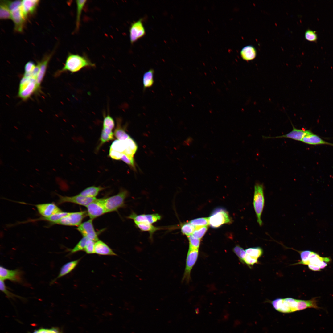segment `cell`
Listing matches in <instances>:
<instances>
[{
	"mask_svg": "<svg viewBox=\"0 0 333 333\" xmlns=\"http://www.w3.org/2000/svg\"><path fill=\"white\" fill-rule=\"evenodd\" d=\"M88 239L86 237H83L73 248L69 250V254L74 253L80 251H84Z\"/></svg>",
	"mask_w": 333,
	"mask_h": 333,
	"instance_id": "cell-36",
	"label": "cell"
},
{
	"mask_svg": "<svg viewBox=\"0 0 333 333\" xmlns=\"http://www.w3.org/2000/svg\"><path fill=\"white\" fill-rule=\"evenodd\" d=\"M81 259L68 262L64 265L61 267L57 276L51 281V284L53 283L58 279L70 273L77 266Z\"/></svg>",
	"mask_w": 333,
	"mask_h": 333,
	"instance_id": "cell-18",
	"label": "cell"
},
{
	"mask_svg": "<svg viewBox=\"0 0 333 333\" xmlns=\"http://www.w3.org/2000/svg\"><path fill=\"white\" fill-rule=\"evenodd\" d=\"M103 127H106L113 130L115 127V122L113 118L109 114L104 115Z\"/></svg>",
	"mask_w": 333,
	"mask_h": 333,
	"instance_id": "cell-39",
	"label": "cell"
},
{
	"mask_svg": "<svg viewBox=\"0 0 333 333\" xmlns=\"http://www.w3.org/2000/svg\"><path fill=\"white\" fill-rule=\"evenodd\" d=\"M35 206L39 213L44 217H49L62 211L53 203L39 204Z\"/></svg>",
	"mask_w": 333,
	"mask_h": 333,
	"instance_id": "cell-15",
	"label": "cell"
},
{
	"mask_svg": "<svg viewBox=\"0 0 333 333\" xmlns=\"http://www.w3.org/2000/svg\"><path fill=\"white\" fill-rule=\"evenodd\" d=\"M69 212H61L58 213L54 214L49 217H42L37 219L35 220H46L51 223L52 224H55L59 221L62 218L67 215Z\"/></svg>",
	"mask_w": 333,
	"mask_h": 333,
	"instance_id": "cell-31",
	"label": "cell"
},
{
	"mask_svg": "<svg viewBox=\"0 0 333 333\" xmlns=\"http://www.w3.org/2000/svg\"><path fill=\"white\" fill-rule=\"evenodd\" d=\"M231 220L228 212L222 208L214 210L208 217L209 224L213 228H217L222 225L229 223Z\"/></svg>",
	"mask_w": 333,
	"mask_h": 333,
	"instance_id": "cell-5",
	"label": "cell"
},
{
	"mask_svg": "<svg viewBox=\"0 0 333 333\" xmlns=\"http://www.w3.org/2000/svg\"><path fill=\"white\" fill-rule=\"evenodd\" d=\"M134 222L136 226L140 230L143 232H147L149 233L150 238L151 240H152L154 233L161 229L160 227L155 226L149 223H139L135 221Z\"/></svg>",
	"mask_w": 333,
	"mask_h": 333,
	"instance_id": "cell-25",
	"label": "cell"
},
{
	"mask_svg": "<svg viewBox=\"0 0 333 333\" xmlns=\"http://www.w3.org/2000/svg\"><path fill=\"white\" fill-rule=\"evenodd\" d=\"M187 237L189 241V249H198L200 244V239L195 238L191 235Z\"/></svg>",
	"mask_w": 333,
	"mask_h": 333,
	"instance_id": "cell-41",
	"label": "cell"
},
{
	"mask_svg": "<svg viewBox=\"0 0 333 333\" xmlns=\"http://www.w3.org/2000/svg\"><path fill=\"white\" fill-rule=\"evenodd\" d=\"M298 252L300 254L301 260L298 262L296 263V264H300L303 265H308L309 264V257L312 251L306 250L298 251Z\"/></svg>",
	"mask_w": 333,
	"mask_h": 333,
	"instance_id": "cell-38",
	"label": "cell"
},
{
	"mask_svg": "<svg viewBox=\"0 0 333 333\" xmlns=\"http://www.w3.org/2000/svg\"><path fill=\"white\" fill-rule=\"evenodd\" d=\"M22 272L19 269L9 270L2 266L0 267V280L20 282H22Z\"/></svg>",
	"mask_w": 333,
	"mask_h": 333,
	"instance_id": "cell-14",
	"label": "cell"
},
{
	"mask_svg": "<svg viewBox=\"0 0 333 333\" xmlns=\"http://www.w3.org/2000/svg\"><path fill=\"white\" fill-rule=\"evenodd\" d=\"M36 65L32 61H29L25 66V73H29L32 72L35 68Z\"/></svg>",
	"mask_w": 333,
	"mask_h": 333,
	"instance_id": "cell-49",
	"label": "cell"
},
{
	"mask_svg": "<svg viewBox=\"0 0 333 333\" xmlns=\"http://www.w3.org/2000/svg\"><path fill=\"white\" fill-rule=\"evenodd\" d=\"M0 18L2 19H11V11L3 1L1 2L0 4Z\"/></svg>",
	"mask_w": 333,
	"mask_h": 333,
	"instance_id": "cell-32",
	"label": "cell"
},
{
	"mask_svg": "<svg viewBox=\"0 0 333 333\" xmlns=\"http://www.w3.org/2000/svg\"><path fill=\"white\" fill-rule=\"evenodd\" d=\"M327 266V263L324 261H321L318 265L320 269H323Z\"/></svg>",
	"mask_w": 333,
	"mask_h": 333,
	"instance_id": "cell-51",
	"label": "cell"
},
{
	"mask_svg": "<svg viewBox=\"0 0 333 333\" xmlns=\"http://www.w3.org/2000/svg\"><path fill=\"white\" fill-rule=\"evenodd\" d=\"M189 222L196 227L207 226L209 224L208 218H199L191 220Z\"/></svg>",
	"mask_w": 333,
	"mask_h": 333,
	"instance_id": "cell-37",
	"label": "cell"
},
{
	"mask_svg": "<svg viewBox=\"0 0 333 333\" xmlns=\"http://www.w3.org/2000/svg\"><path fill=\"white\" fill-rule=\"evenodd\" d=\"M302 141L305 143L311 145H327L333 146V144L325 141L319 136L312 133L305 136Z\"/></svg>",
	"mask_w": 333,
	"mask_h": 333,
	"instance_id": "cell-21",
	"label": "cell"
},
{
	"mask_svg": "<svg viewBox=\"0 0 333 333\" xmlns=\"http://www.w3.org/2000/svg\"><path fill=\"white\" fill-rule=\"evenodd\" d=\"M308 267L310 270L314 271H319L321 270L319 267L317 265L309 264L308 265Z\"/></svg>",
	"mask_w": 333,
	"mask_h": 333,
	"instance_id": "cell-50",
	"label": "cell"
},
{
	"mask_svg": "<svg viewBox=\"0 0 333 333\" xmlns=\"http://www.w3.org/2000/svg\"><path fill=\"white\" fill-rule=\"evenodd\" d=\"M265 204L264 188L261 184L257 183L254 186L253 204L257 217V221L260 226L262 222L261 216Z\"/></svg>",
	"mask_w": 333,
	"mask_h": 333,
	"instance_id": "cell-3",
	"label": "cell"
},
{
	"mask_svg": "<svg viewBox=\"0 0 333 333\" xmlns=\"http://www.w3.org/2000/svg\"><path fill=\"white\" fill-rule=\"evenodd\" d=\"M116 126L114 132V135L117 140L124 141L130 136L126 132V125H122V120L121 118H118L116 120Z\"/></svg>",
	"mask_w": 333,
	"mask_h": 333,
	"instance_id": "cell-20",
	"label": "cell"
},
{
	"mask_svg": "<svg viewBox=\"0 0 333 333\" xmlns=\"http://www.w3.org/2000/svg\"><path fill=\"white\" fill-rule=\"evenodd\" d=\"M39 2V0H38L22 1L21 8L26 18L28 15L34 12Z\"/></svg>",
	"mask_w": 333,
	"mask_h": 333,
	"instance_id": "cell-19",
	"label": "cell"
},
{
	"mask_svg": "<svg viewBox=\"0 0 333 333\" xmlns=\"http://www.w3.org/2000/svg\"><path fill=\"white\" fill-rule=\"evenodd\" d=\"M207 229V226L196 227L191 235L195 238L200 239L204 235Z\"/></svg>",
	"mask_w": 333,
	"mask_h": 333,
	"instance_id": "cell-42",
	"label": "cell"
},
{
	"mask_svg": "<svg viewBox=\"0 0 333 333\" xmlns=\"http://www.w3.org/2000/svg\"><path fill=\"white\" fill-rule=\"evenodd\" d=\"M52 55V54H51L47 56L44 57L41 61L39 63V70L37 77L36 81L39 88L44 77L48 64Z\"/></svg>",
	"mask_w": 333,
	"mask_h": 333,
	"instance_id": "cell-22",
	"label": "cell"
},
{
	"mask_svg": "<svg viewBox=\"0 0 333 333\" xmlns=\"http://www.w3.org/2000/svg\"><path fill=\"white\" fill-rule=\"evenodd\" d=\"M245 251L247 254L257 259L261 257L263 253V250L260 247L248 248Z\"/></svg>",
	"mask_w": 333,
	"mask_h": 333,
	"instance_id": "cell-34",
	"label": "cell"
},
{
	"mask_svg": "<svg viewBox=\"0 0 333 333\" xmlns=\"http://www.w3.org/2000/svg\"><path fill=\"white\" fill-rule=\"evenodd\" d=\"M126 148L123 154L129 156L134 157L138 148L135 141L130 137L124 140Z\"/></svg>",
	"mask_w": 333,
	"mask_h": 333,
	"instance_id": "cell-27",
	"label": "cell"
},
{
	"mask_svg": "<svg viewBox=\"0 0 333 333\" xmlns=\"http://www.w3.org/2000/svg\"><path fill=\"white\" fill-rule=\"evenodd\" d=\"M95 66V64L87 57L78 54L69 53L67 57L64 66L58 72V74L66 71L75 73L84 68Z\"/></svg>",
	"mask_w": 333,
	"mask_h": 333,
	"instance_id": "cell-1",
	"label": "cell"
},
{
	"mask_svg": "<svg viewBox=\"0 0 333 333\" xmlns=\"http://www.w3.org/2000/svg\"><path fill=\"white\" fill-rule=\"evenodd\" d=\"M0 289L8 298H14L15 297L23 298L17 295L8 290L4 283V281L0 280Z\"/></svg>",
	"mask_w": 333,
	"mask_h": 333,
	"instance_id": "cell-40",
	"label": "cell"
},
{
	"mask_svg": "<svg viewBox=\"0 0 333 333\" xmlns=\"http://www.w3.org/2000/svg\"><path fill=\"white\" fill-rule=\"evenodd\" d=\"M39 88L36 79L23 76L19 84L18 96L23 100H27Z\"/></svg>",
	"mask_w": 333,
	"mask_h": 333,
	"instance_id": "cell-4",
	"label": "cell"
},
{
	"mask_svg": "<svg viewBox=\"0 0 333 333\" xmlns=\"http://www.w3.org/2000/svg\"><path fill=\"white\" fill-rule=\"evenodd\" d=\"M127 218L138 222L152 224L160 220L162 216L158 213L138 215L134 212H132Z\"/></svg>",
	"mask_w": 333,
	"mask_h": 333,
	"instance_id": "cell-13",
	"label": "cell"
},
{
	"mask_svg": "<svg viewBox=\"0 0 333 333\" xmlns=\"http://www.w3.org/2000/svg\"><path fill=\"white\" fill-rule=\"evenodd\" d=\"M126 148L125 141H120L117 139L112 142L110 149L123 154Z\"/></svg>",
	"mask_w": 333,
	"mask_h": 333,
	"instance_id": "cell-33",
	"label": "cell"
},
{
	"mask_svg": "<svg viewBox=\"0 0 333 333\" xmlns=\"http://www.w3.org/2000/svg\"><path fill=\"white\" fill-rule=\"evenodd\" d=\"M241 57L244 60L248 61L252 60L256 56L257 51L255 48L251 45H248L243 47L240 51Z\"/></svg>",
	"mask_w": 333,
	"mask_h": 333,
	"instance_id": "cell-24",
	"label": "cell"
},
{
	"mask_svg": "<svg viewBox=\"0 0 333 333\" xmlns=\"http://www.w3.org/2000/svg\"><path fill=\"white\" fill-rule=\"evenodd\" d=\"M198 254V249H189L186 257L185 271L182 278L183 281L187 282L190 281L191 272L197 260Z\"/></svg>",
	"mask_w": 333,
	"mask_h": 333,
	"instance_id": "cell-7",
	"label": "cell"
},
{
	"mask_svg": "<svg viewBox=\"0 0 333 333\" xmlns=\"http://www.w3.org/2000/svg\"><path fill=\"white\" fill-rule=\"evenodd\" d=\"M59 199L58 204L66 202L71 203L78 205L86 207L91 202L97 198H88L81 196L79 194L72 196H63L58 195Z\"/></svg>",
	"mask_w": 333,
	"mask_h": 333,
	"instance_id": "cell-11",
	"label": "cell"
},
{
	"mask_svg": "<svg viewBox=\"0 0 333 333\" xmlns=\"http://www.w3.org/2000/svg\"><path fill=\"white\" fill-rule=\"evenodd\" d=\"M95 241L88 239L86 243L84 251L87 254H92L94 253Z\"/></svg>",
	"mask_w": 333,
	"mask_h": 333,
	"instance_id": "cell-44",
	"label": "cell"
},
{
	"mask_svg": "<svg viewBox=\"0 0 333 333\" xmlns=\"http://www.w3.org/2000/svg\"><path fill=\"white\" fill-rule=\"evenodd\" d=\"M313 298L309 300L298 299L297 311L305 310L308 308L320 309V307L317 305V298Z\"/></svg>",
	"mask_w": 333,
	"mask_h": 333,
	"instance_id": "cell-23",
	"label": "cell"
},
{
	"mask_svg": "<svg viewBox=\"0 0 333 333\" xmlns=\"http://www.w3.org/2000/svg\"><path fill=\"white\" fill-rule=\"evenodd\" d=\"M128 193L127 190L123 189L116 195L103 198L104 204L106 213L117 211L119 208L124 207L125 206V200L128 196Z\"/></svg>",
	"mask_w": 333,
	"mask_h": 333,
	"instance_id": "cell-2",
	"label": "cell"
},
{
	"mask_svg": "<svg viewBox=\"0 0 333 333\" xmlns=\"http://www.w3.org/2000/svg\"><path fill=\"white\" fill-rule=\"evenodd\" d=\"M32 333H37V330H35Z\"/></svg>",
	"mask_w": 333,
	"mask_h": 333,
	"instance_id": "cell-53",
	"label": "cell"
},
{
	"mask_svg": "<svg viewBox=\"0 0 333 333\" xmlns=\"http://www.w3.org/2000/svg\"><path fill=\"white\" fill-rule=\"evenodd\" d=\"M94 253L102 255H117L108 245L102 241L99 240L95 242Z\"/></svg>",
	"mask_w": 333,
	"mask_h": 333,
	"instance_id": "cell-17",
	"label": "cell"
},
{
	"mask_svg": "<svg viewBox=\"0 0 333 333\" xmlns=\"http://www.w3.org/2000/svg\"><path fill=\"white\" fill-rule=\"evenodd\" d=\"M88 215L86 211L69 212L68 214L55 224L63 225L78 226L83 219Z\"/></svg>",
	"mask_w": 333,
	"mask_h": 333,
	"instance_id": "cell-6",
	"label": "cell"
},
{
	"mask_svg": "<svg viewBox=\"0 0 333 333\" xmlns=\"http://www.w3.org/2000/svg\"><path fill=\"white\" fill-rule=\"evenodd\" d=\"M305 37L306 39L311 42H315L317 39V35L315 31L308 29L305 33Z\"/></svg>",
	"mask_w": 333,
	"mask_h": 333,
	"instance_id": "cell-45",
	"label": "cell"
},
{
	"mask_svg": "<svg viewBox=\"0 0 333 333\" xmlns=\"http://www.w3.org/2000/svg\"><path fill=\"white\" fill-rule=\"evenodd\" d=\"M114 133L112 130L108 128L103 127L100 137V143L99 146H101L104 143L113 140L114 139Z\"/></svg>",
	"mask_w": 333,
	"mask_h": 333,
	"instance_id": "cell-29",
	"label": "cell"
},
{
	"mask_svg": "<svg viewBox=\"0 0 333 333\" xmlns=\"http://www.w3.org/2000/svg\"><path fill=\"white\" fill-rule=\"evenodd\" d=\"M104 189V188L101 186H92L86 188L79 194L86 197L95 198Z\"/></svg>",
	"mask_w": 333,
	"mask_h": 333,
	"instance_id": "cell-26",
	"label": "cell"
},
{
	"mask_svg": "<svg viewBox=\"0 0 333 333\" xmlns=\"http://www.w3.org/2000/svg\"><path fill=\"white\" fill-rule=\"evenodd\" d=\"M21 6L10 9L11 19L14 24V30L18 32H22L27 18L21 8Z\"/></svg>",
	"mask_w": 333,
	"mask_h": 333,
	"instance_id": "cell-10",
	"label": "cell"
},
{
	"mask_svg": "<svg viewBox=\"0 0 333 333\" xmlns=\"http://www.w3.org/2000/svg\"><path fill=\"white\" fill-rule=\"evenodd\" d=\"M130 43H134L138 39L144 36L146 32L143 26L142 19L133 23L130 29Z\"/></svg>",
	"mask_w": 333,
	"mask_h": 333,
	"instance_id": "cell-12",
	"label": "cell"
},
{
	"mask_svg": "<svg viewBox=\"0 0 333 333\" xmlns=\"http://www.w3.org/2000/svg\"><path fill=\"white\" fill-rule=\"evenodd\" d=\"M293 129L291 131L285 135L274 137H264L266 138H287L295 140L302 141L305 136L312 133L310 130H304L301 129H297L295 128L293 125Z\"/></svg>",
	"mask_w": 333,
	"mask_h": 333,
	"instance_id": "cell-16",
	"label": "cell"
},
{
	"mask_svg": "<svg viewBox=\"0 0 333 333\" xmlns=\"http://www.w3.org/2000/svg\"><path fill=\"white\" fill-rule=\"evenodd\" d=\"M88 215L93 220L106 213L104 206L103 198L96 199L87 206Z\"/></svg>",
	"mask_w": 333,
	"mask_h": 333,
	"instance_id": "cell-8",
	"label": "cell"
},
{
	"mask_svg": "<svg viewBox=\"0 0 333 333\" xmlns=\"http://www.w3.org/2000/svg\"><path fill=\"white\" fill-rule=\"evenodd\" d=\"M154 72L153 69H150L144 74L142 80L144 90L153 85L154 82Z\"/></svg>",
	"mask_w": 333,
	"mask_h": 333,
	"instance_id": "cell-28",
	"label": "cell"
},
{
	"mask_svg": "<svg viewBox=\"0 0 333 333\" xmlns=\"http://www.w3.org/2000/svg\"><path fill=\"white\" fill-rule=\"evenodd\" d=\"M86 0H77L76 1V30H78L80 23V18L83 10L86 3Z\"/></svg>",
	"mask_w": 333,
	"mask_h": 333,
	"instance_id": "cell-30",
	"label": "cell"
},
{
	"mask_svg": "<svg viewBox=\"0 0 333 333\" xmlns=\"http://www.w3.org/2000/svg\"><path fill=\"white\" fill-rule=\"evenodd\" d=\"M60 333H61L60 332Z\"/></svg>",
	"mask_w": 333,
	"mask_h": 333,
	"instance_id": "cell-54",
	"label": "cell"
},
{
	"mask_svg": "<svg viewBox=\"0 0 333 333\" xmlns=\"http://www.w3.org/2000/svg\"><path fill=\"white\" fill-rule=\"evenodd\" d=\"M123 154L110 149L109 155L112 159L117 160H121Z\"/></svg>",
	"mask_w": 333,
	"mask_h": 333,
	"instance_id": "cell-48",
	"label": "cell"
},
{
	"mask_svg": "<svg viewBox=\"0 0 333 333\" xmlns=\"http://www.w3.org/2000/svg\"><path fill=\"white\" fill-rule=\"evenodd\" d=\"M92 219L82 223L77 228V229L83 237L95 241L99 240L98 235L95 231Z\"/></svg>",
	"mask_w": 333,
	"mask_h": 333,
	"instance_id": "cell-9",
	"label": "cell"
},
{
	"mask_svg": "<svg viewBox=\"0 0 333 333\" xmlns=\"http://www.w3.org/2000/svg\"><path fill=\"white\" fill-rule=\"evenodd\" d=\"M233 251L238 257L240 260L244 263V260L247 254L244 249L238 245H236L233 249Z\"/></svg>",
	"mask_w": 333,
	"mask_h": 333,
	"instance_id": "cell-43",
	"label": "cell"
},
{
	"mask_svg": "<svg viewBox=\"0 0 333 333\" xmlns=\"http://www.w3.org/2000/svg\"><path fill=\"white\" fill-rule=\"evenodd\" d=\"M244 263L250 267L251 266H253L254 264L257 263L258 261L257 259L247 254L244 259Z\"/></svg>",
	"mask_w": 333,
	"mask_h": 333,
	"instance_id": "cell-47",
	"label": "cell"
},
{
	"mask_svg": "<svg viewBox=\"0 0 333 333\" xmlns=\"http://www.w3.org/2000/svg\"><path fill=\"white\" fill-rule=\"evenodd\" d=\"M196 228V227L189 222L183 224L180 227L182 233L187 236L191 235Z\"/></svg>",
	"mask_w": 333,
	"mask_h": 333,
	"instance_id": "cell-35",
	"label": "cell"
},
{
	"mask_svg": "<svg viewBox=\"0 0 333 333\" xmlns=\"http://www.w3.org/2000/svg\"><path fill=\"white\" fill-rule=\"evenodd\" d=\"M37 333H48V329L40 328L37 330Z\"/></svg>",
	"mask_w": 333,
	"mask_h": 333,
	"instance_id": "cell-52",
	"label": "cell"
},
{
	"mask_svg": "<svg viewBox=\"0 0 333 333\" xmlns=\"http://www.w3.org/2000/svg\"><path fill=\"white\" fill-rule=\"evenodd\" d=\"M121 160L132 167L135 169L134 157L127 155L124 154H123Z\"/></svg>",
	"mask_w": 333,
	"mask_h": 333,
	"instance_id": "cell-46",
	"label": "cell"
}]
</instances>
